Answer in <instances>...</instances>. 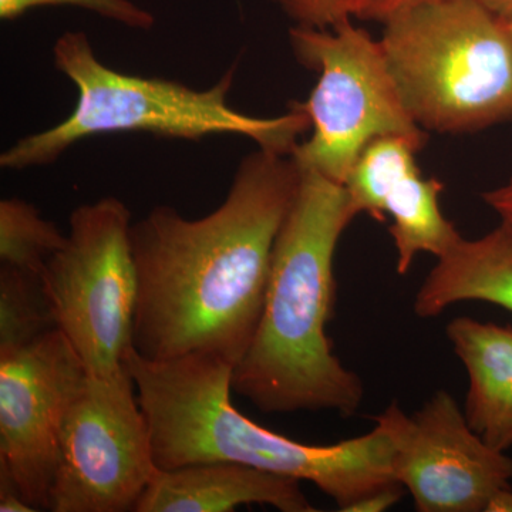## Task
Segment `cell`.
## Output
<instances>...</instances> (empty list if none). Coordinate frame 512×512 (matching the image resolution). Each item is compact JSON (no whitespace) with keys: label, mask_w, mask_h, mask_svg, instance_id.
<instances>
[{"label":"cell","mask_w":512,"mask_h":512,"mask_svg":"<svg viewBox=\"0 0 512 512\" xmlns=\"http://www.w3.org/2000/svg\"><path fill=\"white\" fill-rule=\"evenodd\" d=\"M301 180L295 158L259 148L205 217L158 205L133 222L138 355L164 362L207 353L237 365L261 318L276 238Z\"/></svg>","instance_id":"6da1fadb"},{"label":"cell","mask_w":512,"mask_h":512,"mask_svg":"<svg viewBox=\"0 0 512 512\" xmlns=\"http://www.w3.org/2000/svg\"><path fill=\"white\" fill-rule=\"evenodd\" d=\"M356 217L345 185L302 168L276 238L261 318L232 370V392L261 412L352 417L362 406V379L340 363L326 332L336 296L333 259Z\"/></svg>","instance_id":"7a4b0ae2"},{"label":"cell","mask_w":512,"mask_h":512,"mask_svg":"<svg viewBox=\"0 0 512 512\" xmlns=\"http://www.w3.org/2000/svg\"><path fill=\"white\" fill-rule=\"evenodd\" d=\"M128 372L150 430L158 470L232 461L308 481L339 511L394 478L392 444L383 426L330 446L299 443L259 426L231 402L234 365L222 357L194 353L153 362L131 349Z\"/></svg>","instance_id":"3957f363"},{"label":"cell","mask_w":512,"mask_h":512,"mask_svg":"<svg viewBox=\"0 0 512 512\" xmlns=\"http://www.w3.org/2000/svg\"><path fill=\"white\" fill-rule=\"evenodd\" d=\"M57 72L77 89V103L62 123L20 138L0 156L5 170H28L55 163L70 147L101 134L148 133L157 137L200 141L210 136L251 138L259 148L291 156L299 138L311 130L302 111L279 117L239 113L228 103L237 63L207 90L174 80L141 77L100 62L89 37L66 32L52 49Z\"/></svg>","instance_id":"277c9868"},{"label":"cell","mask_w":512,"mask_h":512,"mask_svg":"<svg viewBox=\"0 0 512 512\" xmlns=\"http://www.w3.org/2000/svg\"><path fill=\"white\" fill-rule=\"evenodd\" d=\"M380 43L423 130L463 134L512 120V39L477 0H434L383 23Z\"/></svg>","instance_id":"5b68a950"},{"label":"cell","mask_w":512,"mask_h":512,"mask_svg":"<svg viewBox=\"0 0 512 512\" xmlns=\"http://www.w3.org/2000/svg\"><path fill=\"white\" fill-rule=\"evenodd\" d=\"M289 42L298 62L319 74L308 99L289 106L311 120V138L291 154L305 170L345 185L376 138L426 133L404 104L382 43L352 19L330 29L292 26Z\"/></svg>","instance_id":"8992f818"},{"label":"cell","mask_w":512,"mask_h":512,"mask_svg":"<svg viewBox=\"0 0 512 512\" xmlns=\"http://www.w3.org/2000/svg\"><path fill=\"white\" fill-rule=\"evenodd\" d=\"M127 205L104 197L73 210L66 244L47 262L43 281L57 328L93 376L127 372L133 346L138 276Z\"/></svg>","instance_id":"52a82bcc"},{"label":"cell","mask_w":512,"mask_h":512,"mask_svg":"<svg viewBox=\"0 0 512 512\" xmlns=\"http://www.w3.org/2000/svg\"><path fill=\"white\" fill-rule=\"evenodd\" d=\"M157 471L130 372L116 377L87 372L64 417L47 510L134 511Z\"/></svg>","instance_id":"ba28073f"},{"label":"cell","mask_w":512,"mask_h":512,"mask_svg":"<svg viewBox=\"0 0 512 512\" xmlns=\"http://www.w3.org/2000/svg\"><path fill=\"white\" fill-rule=\"evenodd\" d=\"M86 376L60 329L0 355V485L36 511L49 507L64 417Z\"/></svg>","instance_id":"9c48e42d"},{"label":"cell","mask_w":512,"mask_h":512,"mask_svg":"<svg viewBox=\"0 0 512 512\" xmlns=\"http://www.w3.org/2000/svg\"><path fill=\"white\" fill-rule=\"evenodd\" d=\"M389 434L392 467L419 512H484L495 493L512 487V460L471 429L446 390L419 412L392 403L373 417Z\"/></svg>","instance_id":"30bf717a"},{"label":"cell","mask_w":512,"mask_h":512,"mask_svg":"<svg viewBox=\"0 0 512 512\" xmlns=\"http://www.w3.org/2000/svg\"><path fill=\"white\" fill-rule=\"evenodd\" d=\"M426 140V134L376 138L360 153L345 183L357 215L380 222L392 218L389 234L400 275L410 271L417 255L427 252L440 258L461 238L441 212L443 183L424 178L417 165V153Z\"/></svg>","instance_id":"8fae6325"},{"label":"cell","mask_w":512,"mask_h":512,"mask_svg":"<svg viewBox=\"0 0 512 512\" xmlns=\"http://www.w3.org/2000/svg\"><path fill=\"white\" fill-rule=\"evenodd\" d=\"M252 504L282 512L316 511L295 478L232 461H211L158 470L134 512H229Z\"/></svg>","instance_id":"7c38bea8"},{"label":"cell","mask_w":512,"mask_h":512,"mask_svg":"<svg viewBox=\"0 0 512 512\" xmlns=\"http://www.w3.org/2000/svg\"><path fill=\"white\" fill-rule=\"evenodd\" d=\"M447 338L466 367L468 424L498 451L512 447V326L461 316Z\"/></svg>","instance_id":"4fadbf2b"},{"label":"cell","mask_w":512,"mask_h":512,"mask_svg":"<svg viewBox=\"0 0 512 512\" xmlns=\"http://www.w3.org/2000/svg\"><path fill=\"white\" fill-rule=\"evenodd\" d=\"M431 269L414 299L419 318L440 316L461 302H485L512 312V224L484 237H461Z\"/></svg>","instance_id":"5bb4252c"},{"label":"cell","mask_w":512,"mask_h":512,"mask_svg":"<svg viewBox=\"0 0 512 512\" xmlns=\"http://www.w3.org/2000/svg\"><path fill=\"white\" fill-rule=\"evenodd\" d=\"M57 328L43 275L0 265V355L25 348Z\"/></svg>","instance_id":"9a60e30c"},{"label":"cell","mask_w":512,"mask_h":512,"mask_svg":"<svg viewBox=\"0 0 512 512\" xmlns=\"http://www.w3.org/2000/svg\"><path fill=\"white\" fill-rule=\"evenodd\" d=\"M55 222L20 198L0 202V264L43 275L47 262L66 244Z\"/></svg>","instance_id":"2e32d148"},{"label":"cell","mask_w":512,"mask_h":512,"mask_svg":"<svg viewBox=\"0 0 512 512\" xmlns=\"http://www.w3.org/2000/svg\"><path fill=\"white\" fill-rule=\"evenodd\" d=\"M45 6H72L89 10L131 29L150 30L156 26V16L140 8L133 0H0V19H18L29 10Z\"/></svg>","instance_id":"e0dca14e"},{"label":"cell","mask_w":512,"mask_h":512,"mask_svg":"<svg viewBox=\"0 0 512 512\" xmlns=\"http://www.w3.org/2000/svg\"><path fill=\"white\" fill-rule=\"evenodd\" d=\"M292 20L293 26L330 29L355 18L357 0H272Z\"/></svg>","instance_id":"ac0fdd59"},{"label":"cell","mask_w":512,"mask_h":512,"mask_svg":"<svg viewBox=\"0 0 512 512\" xmlns=\"http://www.w3.org/2000/svg\"><path fill=\"white\" fill-rule=\"evenodd\" d=\"M434 0H357L355 18L384 23L397 13Z\"/></svg>","instance_id":"d6986e66"},{"label":"cell","mask_w":512,"mask_h":512,"mask_svg":"<svg viewBox=\"0 0 512 512\" xmlns=\"http://www.w3.org/2000/svg\"><path fill=\"white\" fill-rule=\"evenodd\" d=\"M404 487L402 484L387 485L380 490L367 494L356 503L349 505L345 512H383L392 508L402 500Z\"/></svg>","instance_id":"ffe728a7"},{"label":"cell","mask_w":512,"mask_h":512,"mask_svg":"<svg viewBox=\"0 0 512 512\" xmlns=\"http://www.w3.org/2000/svg\"><path fill=\"white\" fill-rule=\"evenodd\" d=\"M483 198L500 215L501 221L512 224V177L501 187L485 192Z\"/></svg>","instance_id":"44dd1931"},{"label":"cell","mask_w":512,"mask_h":512,"mask_svg":"<svg viewBox=\"0 0 512 512\" xmlns=\"http://www.w3.org/2000/svg\"><path fill=\"white\" fill-rule=\"evenodd\" d=\"M0 511L32 512L36 510L28 501L23 500L13 488L2 487V485H0Z\"/></svg>","instance_id":"7402d4cb"},{"label":"cell","mask_w":512,"mask_h":512,"mask_svg":"<svg viewBox=\"0 0 512 512\" xmlns=\"http://www.w3.org/2000/svg\"><path fill=\"white\" fill-rule=\"evenodd\" d=\"M484 512H512V487L495 493L488 501Z\"/></svg>","instance_id":"603a6c76"},{"label":"cell","mask_w":512,"mask_h":512,"mask_svg":"<svg viewBox=\"0 0 512 512\" xmlns=\"http://www.w3.org/2000/svg\"><path fill=\"white\" fill-rule=\"evenodd\" d=\"M477 2L498 18L504 20L512 18V0H477Z\"/></svg>","instance_id":"cb8c5ba5"},{"label":"cell","mask_w":512,"mask_h":512,"mask_svg":"<svg viewBox=\"0 0 512 512\" xmlns=\"http://www.w3.org/2000/svg\"><path fill=\"white\" fill-rule=\"evenodd\" d=\"M505 23H507L508 32H510V36L512 39V18L505 20Z\"/></svg>","instance_id":"d4e9b609"}]
</instances>
